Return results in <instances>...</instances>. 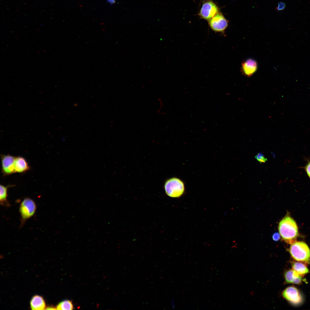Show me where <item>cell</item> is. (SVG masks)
Here are the masks:
<instances>
[{"mask_svg":"<svg viewBox=\"0 0 310 310\" xmlns=\"http://www.w3.org/2000/svg\"><path fill=\"white\" fill-rule=\"evenodd\" d=\"M278 228L283 241L290 244L296 242L299 236L298 227L290 216L287 215L283 218L279 223Z\"/></svg>","mask_w":310,"mask_h":310,"instance_id":"obj_1","label":"cell"},{"mask_svg":"<svg viewBox=\"0 0 310 310\" xmlns=\"http://www.w3.org/2000/svg\"><path fill=\"white\" fill-rule=\"evenodd\" d=\"M289 251L291 257L295 260L310 264V250L305 243L296 242L291 244Z\"/></svg>","mask_w":310,"mask_h":310,"instance_id":"obj_2","label":"cell"},{"mask_svg":"<svg viewBox=\"0 0 310 310\" xmlns=\"http://www.w3.org/2000/svg\"><path fill=\"white\" fill-rule=\"evenodd\" d=\"M166 194L173 198L179 197L183 193L185 186L183 182L176 177H173L167 179L164 185Z\"/></svg>","mask_w":310,"mask_h":310,"instance_id":"obj_3","label":"cell"},{"mask_svg":"<svg viewBox=\"0 0 310 310\" xmlns=\"http://www.w3.org/2000/svg\"><path fill=\"white\" fill-rule=\"evenodd\" d=\"M36 208V204L32 199L29 197L24 199L21 203L19 208V212L21 218V226L26 220L34 215Z\"/></svg>","mask_w":310,"mask_h":310,"instance_id":"obj_4","label":"cell"},{"mask_svg":"<svg viewBox=\"0 0 310 310\" xmlns=\"http://www.w3.org/2000/svg\"><path fill=\"white\" fill-rule=\"evenodd\" d=\"M219 12L218 7L212 0H206L202 3L199 15L208 21Z\"/></svg>","mask_w":310,"mask_h":310,"instance_id":"obj_5","label":"cell"},{"mask_svg":"<svg viewBox=\"0 0 310 310\" xmlns=\"http://www.w3.org/2000/svg\"><path fill=\"white\" fill-rule=\"evenodd\" d=\"M208 24L214 32L222 33L227 28L228 23L222 14L219 12L208 21Z\"/></svg>","mask_w":310,"mask_h":310,"instance_id":"obj_6","label":"cell"},{"mask_svg":"<svg viewBox=\"0 0 310 310\" xmlns=\"http://www.w3.org/2000/svg\"><path fill=\"white\" fill-rule=\"evenodd\" d=\"M283 297L292 304L297 305L303 301L302 297L298 289L295 287L291 286L286 288L283 292Z\"/></svg>","mask_w":310,"mask_h":310,"instance_id":"obj_7","label":"cell"},{"mask_svg":"<svg viewBox=\"0 0 310 310\" xmlns=\"http://www.w3.org/2000/svg\"><path fill=\"white\" fill-rule=\"evenodd\" d=\"M16 157L9 155L1 156L2 172L5 175L15 173L14 163Z\"/></svg>","mask_w":310,"mask_h":310,"instance_id":"obj_8","label":"cell"},{"mask_svg":"<svg viewBox=\"0 0 310 310\" xmlns=\"http://www.w3.org/2000/svg\"><path fill=\"white\" fill-rule=\"evenodd\" d=\"M257 67V63L255 60L252 59H248L242 63L241 71L245 76L250 77L256 72Z\"/></svg>","mask_w":310,"mask_h":310,"instance_id":"obj_9","label":"cell"},{"mask_svg":"<svg viewBox=\"0 0 310 310\" xmlns=\"http://www.w3.org/2000/svg\"><path fill=\"white\" fill-rule=\"evenodd\" d=\"M30 167L26 159L21 156L16 157L15 163V173H23L29 170Z\"/></svg>","mask_w":310,"mask_h":310,"instance_id":"obj_10","label":"cell"},{"mask_svg":"<svg viewBox=\"0 0 310 310\" xmlns=\"http://www.w3.org/2000/svg\"><path fill=\"white\" fill-rule=\"evenodd\" d=\"M31 308L32 310L45 309L46 304L43 298L41 296L36 295L33 296L30 302Z\"/></svg>","mask_w":310,"mask_h":310,"instance_id":"obj_11","label":"cell"},{"mask_svg":"<svg viewBox=\"0 0 310 310\" xmlns=\"http://www.w3.org/2000/svg\"><path fill=\"white\" fill-rule=\"evenodd\" d=\"M293 270L301 276H303L309 272L305 263L299 262H294L292 264Z\"/></svg>","mask_w":310,"mask_h":310,"instance_id":"obj_12","label":"cell"},{"mask_svg":"<svg viewBox=\"0 0 310 310\" xmlns=\"http://www.w3.org/2000/svg\"><path fill=\"white\" fill-rule=\"evenodd\" d=\"M8 186L2 185L0 186V204L3 206L9 207L10 204L7 199Z\"/></svg>","mask_w":310,"mask_h":310,"instance_id":"obj_13","label":"cell"},{"mask_svg":"<svg viewBox=\"0 0 310 310\" xmlns=\"http://www.w3.org/2000/svg\"><path fill=\"white\" fill-rule=\"evenodd\" d=\"M299 275V274L293 269L287 270L284 274L285 282L288 284L292 283L294 278Z\"/></svg>","mask_w":310,"mask_h":310,"instance_id":"obj_14","label":"cell"},{"mask_svg":"<svg viewBox=\"0 0 310 310\" xmlns=\"http://www.w3.org/2000/svg\"><path fill=\"white\" fill-rule=\"evenodd\" d=\"M73 305L72 302L69 300H65L60 302L56 307L58 310H72Z\"/></svg>","mask_w":310,"mask_h":310,"instance_id":"obj_15","label":"cell"},{"mask_svg":"<svg viewBox=\"0 0 310 310\" xmlns=\"http://www.w3.org/2000/svg\"><path fill=\"white\" fill-rule=\"evenodd\" d=\"M255 158L260 163H265L268 160L267 158L265 157L264 155L260 152L255 155Z\"/></svg>","mask_w":310,"mask_h":310,"instance_id":"obj_16","label":"cell"},{"mask_svg":"<svg viewBox=\"0 0 310 310\" xmlns=\"http://www.w3.org/2000/svg\"><path fill=\"white\" fill-rule=\"evenodd\" d=\"M302 276L299 275L298 276L296 277L292 282V284H300L302 282Z\"/></svg>","mask_w":310,"mask_h":310,"instance_id":"obj_17","label":"cell"},{"mask_svg":"<svg viewBox=\"0 0 310 310\" xmlns=\"http://www.w3.org/2000/svg\"><path fill=\"white\" fill-rule=\"evenodd\" d=\"M305 168L308 175L310 178V161H309L306 165Z\"/></svg>","mask_w":310,"mask_h":310,"instance_id":"obj_18","label":"cell"},{"mask_svg":"<svg viewBox=\"0 0 310 310\" xmlns=\"http://www.w3.org/2000/svg\"><path fill=\"white\" fill-rule=\"evenodd\" d=\"M272 238L274 241H277L280 238V235L278 232H275L273 235Z\"/></svg>","mask_w":310,"mask_h":310,"instance_id":"obj_19","label":"cell"},{"mask_svg":"<svg viewBox=\"0 0 310 310\" xmlns=\"http://www.w3.org/2000/svg\"><path fill=\"white\" fill-rule=\"evenodd\" d=\"M285 4L283 2H280L278 4L277 9L278 10H281L284 9L285 7Z\"/></svg>","mask_w":310,"mask_h":310,"instance_id":"obj_20","label":"cell"},{"mask_svg":"<svg viewBox=\"0 0 310 310\" xmlns=\"http://www.w3.org/2000/svg\"><path fill=\"white\" fill-rule=\"evenodd\" d=\"M46 308L45 309H48V310H51V309L55 310V309H56V307H54L53 306H50L48 307H46Z\"/></svg>","mask_w":310,"mask_h":310,"instance_id":"obj_21","label":"cell"},{"mask_svg":"<svg viewBox=\"0 0 310 310\" xmlns=\"http://www.w3.org/2000/svg\"><path fill=\"white\" fill-rule=\"evenodd\" d=\"M107 1L111 4H114L115 2V0H107Z\"/></svg>","mask_w":310,"mask_h":310,"instance_id":"obj_22","label":"cell"}]
</instances>
